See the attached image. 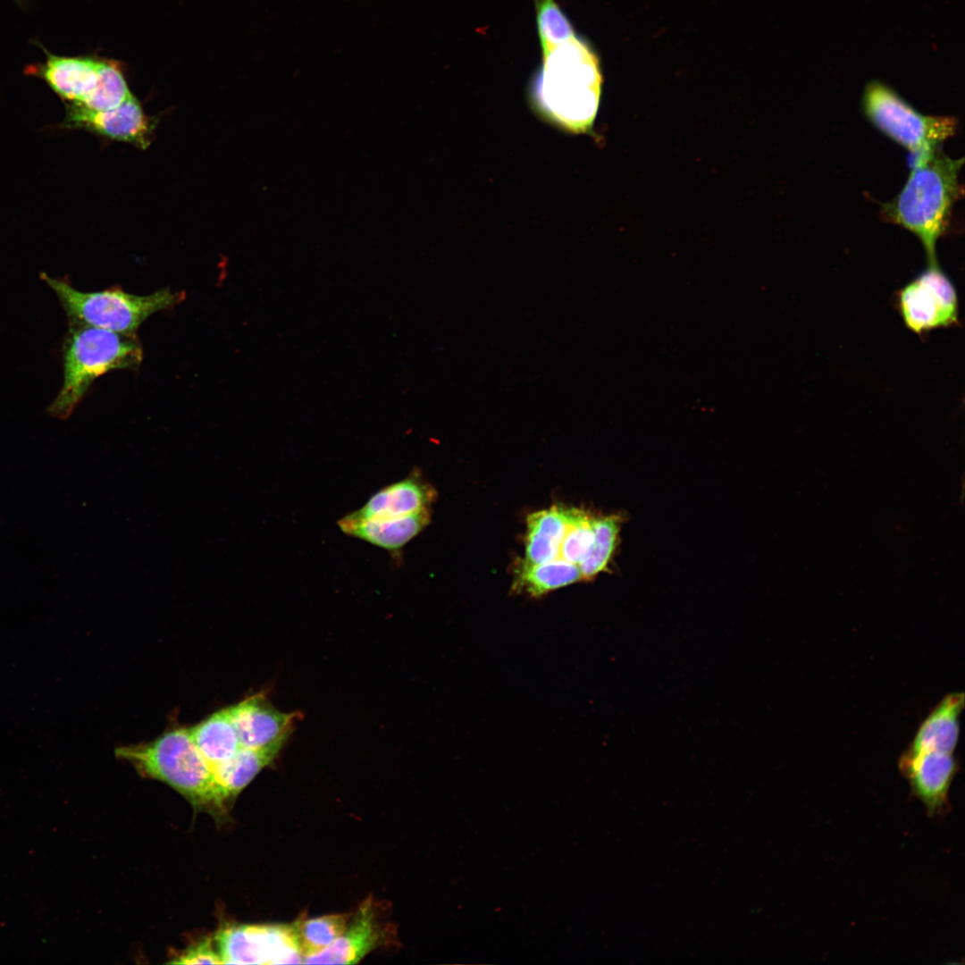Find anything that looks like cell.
<instances>
[{"mask_svg": "<svg viewBox=\"0 0 965 965\" xmlns=\"http://www.w3.org/2000/svg\"><path fill=\"white\" fill-rule=\"evenodd\" d=\"M431 520L430 508L395 518L353 521L344 516L337 524L346 534L390 552H398L418 535Z\"/></svg>", "mask_w": 965, "mask_h": 965, "instance_id": "9a60e30c", "label": "cell"}, {"mask_svg": "<svg viewBox=\"0 0 965 965\" xmlns=\"http://www.w3.org/2000/svg\"><path fill=\"white\" fill-rule=\"evenodd\" d=\"M594 519L595 517L583 510L568 508L567 528L561 543L558 560L580 566L593 543Z\"/></svg>", "mask_w": 965, "mask_h": 965, "instance_id": "603a6c76", "label": "cell"}, {"mask_svg": "<svg viewBox=\"0 0 965 965\" xmlns=\"http://www.w3.org/2000/svg\"><path fill=\"white\" fill-rule=\"evenodd\" d=\"M63 352V385L49 407V413L62 419L71 415L98 377L113 370L135 368L143 358L135 334L87 325L71 324Z\"/></svg>", "mask_w": 965, "mask_h": 965, "instance_id": "277c9868", "label": "cell"}, {"mask_svg": "<svg viewBox=\"0 0 965 965\" xmlns=\"http://www.w3.org/2000/svg\"><path fill=\"white\" fill-rule=\"evenodd\" d=\"M568 523V508L552 507L527 517L525 558L527 565L558 560L560 547Z\"/></svg>", "mask_w": 965, "mask_h": 965, "instance_id": "e0dca14e", "label": "cell"}, {"mask_svg": "<svg viewBox=\"0 0 965 965\" xmlns=\"http://www.w3.org/2000/svg\"><path fill=\"white\" fill-rule=\"evenodd\" d=\"M65 125L132 143L141 148L149 145L152 133L151 122L133 96L117 108L109 111H94L69 104Z\"/></svg>", "mask_w": 965, "mask_h": 965, "instance_id": "8fae6325", "label": "cell"}, {"mask_svg": "<svg viewBox=\"0 0 965 965\" xmlns=\"http://www.w3.org/2000/svg\"><path fill=\"white\" fill-rule=\"evenodd\" d=\"M131 96L118 65L102 60L95 88L81 102L74 105L94 111H109L120 106Z\"/></svg>", "mask_w": 965, "mask_h": 965, "instance_id": "7402d4cb", "label": "cell"}, {"mask_svg": "<svg viewBox=\"0 0 965 965\" xmlns=\"http://www.w3.org/2000/svg\"><path fill=\"white\" fill-rule=\"evenodd\" d=\"M862 104L874 126L914 157L939 147L956 132L955 118L923 114L880 82L866 88Z\"/></svg>", "mask_w": 965, "mask_h": 965, "instance_id": "8992f818", "label": "cell"}, {"mask_svg": "<svg viewBox=\"0 0 965 965\" xmlns=\"http://www.w3.org/2000/svg\"><path fill=\"white\" fill-rule=\"evenodd\" d=\"M115 755L143 776L174 788L199 810L221 816L231 801L194 744L188 727L167 731L149 743L121 746Z\"/></svg>", "mask_w": 965, "mask_h": 965, "instance_id": "3957f363", "label": "cell"}, {"mask_svg": "<svg viewBox=\"0 0 965 965\" xmlns=\"http://www.w3.org/2000/svg\"><path fill=\"white\" fill-rule=\"evenodd\" d=\"M896 306L905 326L919 335L959 322L955 287L938 263L928 264L898 291Z\"/></svg>", "mask_w": 965, "mask_h": 965, "instance_id": "ba28073f", "label": "cell"}, {"mask_svg": "<svg viewBox=\"0 0 965 965\" xmlns=\"http://www.w3.org/2000/svg\"><path fill=\"white\" fill-rule=\"evenodd\" d=\"M351 916L333 913L293 922L303 960L329 947L345 930Z\"/></svg>", "mask_w": 965, "mask_h": 965, "instance_id": "44dd1931", "label": "cell"}, {"mask_svg": "<svg viewBox=\"0 0 965 965\" xmlns=\"http://www.w3.org/2000/svg\"><path fill=\"white\" fill-rule=\"evenodd\" d=\"M244 748L280 751L299 717V712H282L264 693L253 694L229 707Z\"/></svg>", "mask_w": 965, "mask_h": 965, "instance_id": "30bf717a", "label": "cell"}, {"mask_svg": "<svg viewBox=\"0 0 965 965\" xmlns=\"http://www.w3.org/2000/svg\"><path fill=\"white\" fill-rule=\"evenodd\" d=\"M542 63L533 78L529 95L544 119L572 133H585L595 120L602 77L599 59L576 33L541 46Z\"/></svg>", "mask_w": 965, "mask_h": 965, "instance_id": "6da1fadb", "label": "cell"}, {"mask_svg": "<svg viewBox=\"0 0 965 965\" xmlns=\"http://www.w3.org/2000/svg\"><path fill=\"white\" fill-rule=\"evenodd\" d=\"M214 941L222 964L303 963L294 924H234Z\"/></svg>", "mask_w": 965, "mask_h": 965, "instance_id": "52a82bcc", "label": "cell"}, {"mask_svg": "<svg viewBox=\"0 0 965 965\" xmlns=\"http://www.w3.org/2000/svg\"><path fill=\"white\" fill-rule=\"evenodd\" d=\"M962 164L963 158L949 157L939 147L913 157L902 189L882 208L887 221L919 238L928 264L937 263L936 243L947 230L953 205L962 195L959 179Z\"/></svg>", "mask_w": 965, "mask_h": 965, "instance_id": "7a4b0ae2", "label": "cell"}, {"mask_svg": "<svg viewBox=\"0 0 965 965\" xmlns=\"http://www.w3.org/2000/svg\"><path fill=\"white\" fill-rule=\"evenodd\" d=\"M391 929L383 921L379 903L369 896L352 913L342 934L326 949L306 957V964H357L386 944Z\"/></svg>", "mask_w": 965, "mask_h": 965, "instance_id": "9c48e42d", "label": "cell"}, {"mask_svg": "<svg viewBox=\"0 0 965 965\" xmlns=\"http://www.w3.org/2000/svg\"><path fill=\"white\" fill-rule=\"evenodd\" d=\"M46 62L29 67V73L43 79L53 91L70 104L81 102L97 82L102 60L58 56L46 51Z\"/></svg>", "mask_w": 965, "mask_h": 965, "instance_id": "5bb4252c", "label": "cell"}, {"mask_svg": "<svg viewBox=\"0 0 965 965\" xmlns=\"http://www.w3.org/2000/svg\"><path fill=\"white\" fill-rule=\"evenodd\" d=\"M620 519L616 516L595 517L594 540L590 553L580 565L583 579H592L603 570L615 550Z\"/></svg>", "mask_w": 965, "mask_h": 965, "instance_id": "cb8c5ba5", "label": "cell"}, {"mask_svg": "<svg viewBox=\"0 0 965 965\" xmlns=\"http://www.w3.org/2000/svg\"><path fill=\"white\" fill-rule=\"evenodd\" d=\"M581 579L580 566L563 560L538 565L523 563L516 574L515 587L530 596L540 597Z\"/></svg>", "mask_w": 965, "mask_h": 965, "instance_id": "ffe728a7", "label": "cell"}, {"mask_svg": "<svg viewBox=\"0 0 965 965\" xmlns=\"http://www.w3.org/2000/svg\"><path fill=\"white\" fill-rule=\"evenodd\" d=\"M278 753L242 747L231 759L214 768L215 781L232 801Z\"/></svg>", "mask_w": 965, "mask_h": 965, "instance_id": "d6986e66", "label": "cell"}, {"mask_svg": "<svg viewBox=\"0 0 965 965\" xmlns=\"http://www.w3.org/2000/svg\"><path fill=\"white\" fill-rule=\"evenodd\" d=\"M435 496L434 489L416 473H412L383 487L363 507L344 517L353 521L401 517L430 508Z\"/></svg>", "mask_w": 965, "mask_h": 965, "instance_id": "4fadbf2b", "label": "cell"}, {"mask_svg": "<svg viewBox=\"0 0 965 965\" xmlns=\"http://www.w3.org/2000/svg\"><path fill=\"white\" fill-rule=\"evenodd\" d=\"M173 964H222V959L212 938H206L192 945L175 960Z\"/></svg>", "mask_w": 965, "mask_h": 965, "instance_id": "d4e9b609", "label": "cell"}, {"mask_svg": "<svg viewBox=\"0 0 965 965\" xmlns=\"http://www.w3.org/2000/svg\"><path fill=\"white\" fill-rule=\"evenodd\" d=\"M188 728L194 744L212 772L216 766L231 759L243 747L228 707Z\"/></svg>", "mask_w": 965, "mask_h": 965, "instance_id": "ac0fdd59", "label": "cell"}, {"mask_svg": "<svg viewBox=\"0 0 965 965\" xmlns=\"http://www.w3.org/2000/svg\"><path fill=\"white\" fill-rule=\"evenodd\" d=\"M54 290L71 324L105 329L122 334H135L138 327L156 312L172 308L185 298L183 292L169 288L152 294L135 295L112 287L85 292L65 280L41 274Z\"/></svg>", "mask_w": 965, "mask_h": 965, "instance_id": "5b68a950", "label": "cell"}, {"mask_svg": "<svg viewBox=\"0 0 965 965\" xmlns=\"http://www.w3.org/2000/svg\"><path fill=\"white\" fill-rule=\"evenodd\" d=\"M899 768L930 814L945 807L952 781L958 771V761L952 753L906 751L899 759Z\"/></svg>", "mask_w": 965, "mask_h": 965, "instance_id": "7c38bea8", "label": "cell"}, {"mask_svg": "<svg viewBox=\"0 0 965 965\" xmlns=\"http://www.w3.org/2000/svg\"><path fill=\"white\" fill-rule=\"evenodd\" d=\"M964 708V693L945 695L919 726L908 751L952 753L960 736V717Z\"/></svg>", "mask_w": 965, "mask_h": 965, "instance_id": "2e32d148", "label": "cell"}]
</instances>
